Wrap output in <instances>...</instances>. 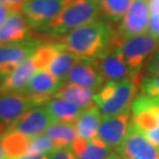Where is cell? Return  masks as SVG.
<instances>
[{
    "label": "cell",
    "instance_id": "cell-1",
    "mask_svg": "<svg viewBox=\"0 0 159 159\" xmlns=\"http://www.w3.org/2000/svg\"><path fill=\"white\" fill-rule=\"evenodd\" d=\"M122 37L111 23L95 20L58 38L66 49L80 58H97L119 45Z\"/></svg>",
    "mask_w": 159,
    "mask_h": 159
},
{
    "label": "cell",
    "instance_id": "cell-2",
    "mask_svg": "<svg viewBox=\"0 0 159 159\" xmlns=\"http://www.w3.org/2000/svg\"><path fill=\"white\" fill-rule=\"evenodd\" d=\"M142 73L119 81L105 82L96 92L95 102L102 116H111L131 110L142 81Z\"/></svg>",
    "mask_w": 159,
    "mask_h": 159
},
{
    "label": "cell",
    "instance_id": "cell-3",
    "mask_svg": "<svg viewBox=\"0 0 159 159\" xmlns=\"http://www.w3.org/2000/svg\"><path fill=\"white\" fill-rule=\"evenodd\" d=\"M99 16L101 11L98 0H70L40 34L58 39L74 29L97 20Z\"/></svg>",
    "mask_w": 159,
    "mask_h": 159
},
{
    "label": "cell",
    "instance_id": "cell-4",
    "mask_svg": "<svg viewBox=\"0 0 159 159\" xmlns=\"http://www.w3.org/2000/svg\"><path fill=\"white\" fill-rule=\"evenodd\" d=\"M117 49L132 74H138L159 50V39L148 32L122 38Z\"/></svg>",
    "mask_w": 159,
    "mask_h": 159
},
{
    "label": "cell",
    "instance_id": "cell-5",
    "mask_svg": "<svg viewBox=\"0 0 159 159\" xmlns=\"http://www.w3.org/2000/svg\"><path fill=\"white\" fill-rule=\"evenodd\" d=\"M70 0H26L21 13L32 31L40 34L62 11Z\"/></svg>",
    "mask_w": 159,
    "mask_h": 159
},
{
    "label": "cell",
    "instance_id": "cell-6",
    "mask_svg": "<svg viewBox=\"0 0 159 159\" xmlns=\"http://www.w3.org/2000/svg\"><path fill=\"white\" fill-rule=\"evenodd\" d=\"M123 159H159V147L132 122L123 142L115 149Z\"/></svg>",
    "mask_w": 159,
    "mask_h": 159
},
{
    "label": "cell",
    "instance_id": "cell-7",
    "mask_svg": "<svg viewBox=\"0 0 159 159\" xmlns=\"http://www.w3.org/2000/svg\"><path fill=\"white\" fill-rule=\"evenodd\" d=\"M150 20V0H132L120 20L117 31L122 38L148 33Z\"/></svg>",
    "mask_w": 159,
    "mask_h": 159
},
{
    "label": "cell",
    "instance_id": "cell-8",
    "mask_svg": "<svg viewBox=\"0 0 159 159\" xmlns=\"http://www.w3.org/2000/svg\"><path fill=\"white\" fill-rule=\"evenodd\" d=\"M43 43L29 39L0 44V78L3 80L23 61L29 58Z\"/></svg>",
    "mask_w": 159,
    "mask_h": 159
},
{
    "label": "cell",
    "instance_id": "cell-9",
    "mask_svg": "<svg viewBox=\"0 0 159 159\" xmlns=\"http://www.w3.org/2000/svg\"><path fill=\"white\" fill-rule=\"evenodd\" d=\"M38 106L29 96L23 93L0 95V136L20 117L30 109Z\"/></svg>",
    "mask_w": 159,
    "mask_h": 159
},
{
    "label": "cell",
    "instance_id": "cell-10",
    "mask_svg": "<svg viewBox=\"0 0 159 159\" xmlns=\"http://www.w3.org/2000/svg\"><path fill=\"white\" fill-rule=\"evenodd\" d=\"M131 123V110L122 113L102 116L97 138L111 149H116L123 142Z\"/></svg>",
    "mask_w": 159,
    "mask_h": 159
},
{
    "label": "cell",
    "instance_id": "cell-11",
    "mask_svg": "<svg viewBox=\"0 0 159 159\" xmlns=\"http://www.w3.org/2000/svg\"><path fill=\"white\" fill-rule=\"evenodd\" d=\"M63 84V81L48 70L41 69L35 71L21 93L31 97L38 106H42L54 97Z\"/></svg>",
    "mask_w": 159,
    "mask_h": 159
},
{
    "label": "cell",
    "instance_id": "cell-12",
    "mask_svg": "<svg viewBox=\"0 0 159 159\" xmlns=\"http://www.w3.org/2000/svg\"><path fill=\"white\" fill-rule=\"evenodd\" d=\"M52 119L46 108L36 106L26 111L21 117L15 120L5 132H18L29 137L44 134L52 123Z\"/></svg>",
    "mask_w": 159,
    "mask_h": 159
},
{
    "label": "cell",
    "instance_id": "cell-13",
    "mask_svg": "<svg viewBox=\"0 0 159 159\" xmlns=\"http://www.w3.org/2000/svg\"><path fill=\"white\" fill-rule=\"evenodd\" d=\"M64 83H72L97 91L105 82L95 59L80 58L66 75Z\"/></svg>",
    "mask_w": 159,
    "mask_h": 159
},
{
    "label": "cell",
    "instance_id": "cell-14",
    "mask_svg": "<svg viewBox=\"0 0 159 159\" xmlns=\"http://www.w3.org/2000/svg\"><path fill=\"white\" fill-rule=\"evenodd\" d=\"M117 47L107 51L101 57L94 58L104 82L119 81L134 74H132Z\"/></svg>",
    "mask_w": 159,
    "mask_h": 159
},
{
    "label": "cell",
    "instance_id": "cell-15",
    "mask_svg": "<svg viewBox=\"0 0 159 159\" xmlns=\"http://www.w3.org/2000/svg\"><path fill=\"white\" fill-rule=\"evenodd\" d=\"M35 71H37V67L31 55L11 74L2 80L0 83V95L8 93H21Z\"/></svg>",
    "mask_w": 159,
    "mask_h": 159
},
{
    "label": "cell",
    "instance_id": "cell-16",
    "mask_svg": "<svg viewBox=\"0 0 159 159\" xmlns=\"http://www.w3.org/2000/svg\"><path fill=\"white\" fill-rule=\"evenodd\" d=\"M31 31L21 11H12L0 27V44L29 39Z\"/></svg>",
    "mask_w": 159,
    "mask_h": 159
},
{
    "label": "cell",
    "instance_id": "cell-17",
    "mask_svg": "<svg viewBox=\"0 0 159 159\" xmlns=\"http://www.w3.org/2000/svg\"><path fill=\"white\" fill-rule=\"evenodd\" d=\"M53 122L74 123L83 111L75 103L60 97H52L43 105Z\"/></svg>",
    "mask_w": 159,
    "mask_h": 159
},
{
    "label": "cell",
    "instance_id": "cell-18",
    "mask_svg": "<svg viewBox=\"0 0 159 159\" xmlns=\"http://www.w3.org/2000/svg\"><path fill=\"white\" fill-rule=\"evenodd\" d=\"M102 114L97 104L84 109L74 122L78 137L90 141L97 136Z\"/></svg>",
    "mask_w": 159,
    "mask_h": 159
},
{
    "label": "cell",
    "instance_id": "cell-19",
    "mask_svg": "<svg viewBox=\"0 0 159 159\" xmlns=\"http://www.w3.org/2000/svg\"><path fill=\"white\" fill-rule=\"evenodd\" d=\"M80 57H77L57 42V47L46 70L64 82L66 75Z\"/></svg>",
    "mask_w": 159,
    "mask_h": 159
},
{
    "label": "cell",
    "instance_id": "cell-20",
    "mask_svg": "<svg viewBox=\"0 0 159 159\" xmlns=\"http://www.w3.org/2000/svg\"><path fill=\"white\" fill-rule=\"evenodd\" d=\"M97 91L82 86L72 83H64L53 97H60L75 103L82 110L95 105V95Z\"/></svg>",
    "mask_w": 159,
    "mask_h": 159
},
{
    "label": "cell",
    "instance_id": "cell-21",
    "mask_svg": "<svg viewBox=\"0 0 159 159\" xmlns=\"http://www.w3.org/2000/svg\"><path fill=\"white\" fill-rule=\"evenodd\" d=\"M72 148L76 159H105L112 151L97 137L90 141L77 137Z\"/></svg>",
    "mask_w": 159,
    "mask_h": 159
},
{
    "label": "cell",
    "instance_id": "cell-22",
    "mask_svg": "<svg viewBox=\"0 0 159 159\" xmlns=\"http://www.w3.org/2000/svg\"><path fill=\"white\" fill-rule=\"evenodd\" d=\"M32 137L18 132H6L0 136V145L8 158H14L29 152Z\"/></svg>",
    "mask_w": 159,
    "mask_h": 159
},
{
    "label": "cell",
    "instance_id": "cell-23",
    "mask_svg": "<svg viewBox=\"0 0 159 159\" xmlns=\"http://www.w3.org/2000/svg\"><path fill=\"white\" fill-rule=\"evenodd\" d=\"M44 134L52 140L55 148L72 147L78 137L74 123L52 122Z\"/></svg>",
    "mask_w": 159,
    "mask_h": 159
},
{
    "label": "cell",
    "instance_id": "cell-24",
    "mask_svg": "<svg viewBox=\"0 0 159 159\" xmlns=\"http://www.w3.org/2000/svg\"><path fill=\"white\" fill-rule=\"evenodd\" d=\"M101 15L110 23H119L130 6L132 0H98Z\"/></svg>",
    "mask_w": 159,
    "mask_h": 159
},
{
    "label": "cell",
    "instance_id": "cell-25",
    "mask_svg": "<svg viewBox=\"0 0 159 159\" xmlns=\"http://www.w3.org/2000/svg\"><path fill=\"white\" fill-rule=\"evenodd\" d=\"M55 148V145L50 137L42 134L31 138L30 147L28 153L49 154Z\"/></svg>",
    "mask_w": 159,
    "mask_h": 159
},
{
    "label": "cell",
    "instance_id": "cell-26",
    "mask_svg": "<svg viewBox=\"0 0 159 159\" xmlns=\"http://www.w3.org/2000/svg\"><path fill=\"white\" fill-rule=\"evenodd\" d=\"M140 91L148 97H159V75H148L143 78Z\"/></svg>",
    "mask_w": 159,
    "mask_h": 159
},
{
    "label": "cell",
    "instance_id": "cell-27",
    "mask_svg": "<svg viewBox=\"0 0 159 159\" xmlns=\"http://www.w3.org/2000/svg\"><path fill=\"white\" fill-rule=\"evenodd\" d=\"M148 33L159 39V0H150V20Z\"/></svg>",
    "mask_w": 159,
    "mask_h": 159
},
{
    "label": "cell",
    "instance_id": "cell-28",
    "mask_svg": "<svg viewBox=\"0 0 159 159\" xmlns=\"http://www.w3.org/2000/svg\"><path fill=\"white\" fill-rule=\"evenodd\" d=\"M46 159H76L72 147L54 148L47 155Z\"/></svg>",
    "mask_w": 159,
    "mask_h": 159
},
{
    "label": "cell",
    "instance_id": "cell-29",
    "mask_svg": "<svg viewBox=\"0 0 159 159\" xmlns=\"http://www.w3.org/2000/svg\"><path fill=\"white\" fill-rule=\"evenodd\" d=\"M146 70L149 76L159 75V50L146 64Z\"/></svg>",
    "mask_w": 159,
    "mask_h": 159
},
{
    "label": "cell",
    "instance_id": "cell-30",
    "mask_svg": "<svg viewBox=\"0 0 159 159\" xmlns=\"http://www.w3.org/2000/svg\"><path fill=\"white\" fill-rule=\"evenodd\" d=\"M25 1L26 0H0V3L8 7L11 11H21Z\"/></svg>",
    "mask_w": 159,
    "mask_h": 159
},
{
    "label": "cell",
    "instance_id": "cell-31",
    "mask_svg": "<svg viewBox=\"0 0 159 159\" xmlns=\"http://www.w3.org/2000/svg\"><path fill=\"white\" fill-rule=\"evenodd\" d=\"M142 133L145 134V136L147 137L153 144L159 147V126L155 127V128L150 129V130L144 131Z\"/></svg>",
    "mask_w": 159,
    "mask_h": 159
},
{
    "label": "cell",
    "instance_id": "cell-32",
    "mask_svg": "<svg viewBox=\"0 0 159 159\" xmlns=\"http://www.w3.org/2000/svg\"><path fill=\"white\" fill-rule=\"evenodd\" d=\"M48 154L42 153H27L23 156H20L19 157H14V158L8 159H46Z\"/></svg>",
    "mask_w": 159,
    "mask_h": 159
},
{
    "label": "cell",
    "instance_id": "cell-33",
    "mask_svg": "<svg viewBox=\"0 0 159 159\" xmlns=\"http://www.w3.org/2000/svg\"><path fill=\"white\" fill-rule=\"evenodd\" d=\"M11 12L12 11L8 7H6V6H4L0 3V27L4 24V22L6 21V19L8 18Z\"/></svg>",
    "mask_w": 159,
    "mask_h": 159
},
{
    "label": "cell",
    "instance_id": "cell-34",
    "mask_svg": "<svg viewBox=\"0 0 159 159\" xmlns=\"http://www.w3.org/2000/svg\"><path fill=\"white\" fill-rule=\"evenodd\" d=\"M105 159H123L120 156H119V154L117 153L116 151H111V153H110V155H109L108 157H106Z\"/></svg>",
    "mask_w": 159,
    "mask_h": 159
},
{
    "label": "cell",
    "instance_id": "cell-35",
    "mask_svg": "<svg viewBox=\"0 0 159 159\" xmlns=\"http://www.w3.org/2000/svg\"><path fill=\"white\" fill-rule=\"evenodd\" d=\"M0 159H8V157L6 156V154L5 153L4 149L2 148L1 145H0Z\"/></svg>",
    "mask_w": 159,
    "mask_h": 159
}]
</instances>
